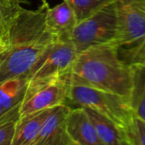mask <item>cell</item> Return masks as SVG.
<instances>
[{"label":"cell","mask_w":145,"mask_h":145,"mask_svg":"<svg viewBox=\"0 0 145 145\" xmlns=\"http://www.w3.org/2000/svg\"><path fill=\"white\" fill-rule=\"evenodd\" d=\"M132 66L120 57L113 42L91 47L77 54L70 82L111 92L129 99L132 88Z\"/></svg>","instance_id":"6da1fadb"},{"label":"cell","mask_w":145,"mask_h":145,"mask_svg":"<svg viewBox=\"0 0 145 145\" xmlns=\"http://www.w3.org/2000/svg\"><path fill=\"white\" fill-rule=\"evenodd\" d=\"M50 32L37 36L22 31H10L6 49L0 54V84L6 81L26 77L38 60L56 41Z\"/></svg>","instance_id":"7a4b0ae2"},{"label":"cell","mask_w":145,"mask_h":145,"mask_svg":"<svg viewBox=\"0 0 145 145\" xmlns=\"http://www.w3.org/2000/svg\"><path fill=\"white\" fill-rule=\"evenodd\" d=\"M119 57L127 65L143 63L145 57V0H115Z\"/></svg>","instance_id":"3957f363"},{"label":"cell","mask_w":145,"mask_h":145,"mask_svg":"<svg viewBox=\"0 0 145 145\" xmlns=\"http://www.w3.org/2000/svg\"><path fill=\"white\" fill-rule=\"evenodd\" d=\"M69 104L97 111L115 123L124 133L134 115L128 98L71 82L67 100V105Z\"/></svg>","instance_id":"277c9868"},{"label":"cell","mask_w":145,"mask_h":145,"mask_svg":"<svg viewBox=\"0 0 145 145\" xmlns=\"http://www.w3.org/2000/svg\"><path fill=\"white\" fill-rule=\"evenodd\" d=\"M117 35L115 0L100 8L75 25L70 37L79 53L94 46L114 42Z\"/></svg>","instance_id":"5b68a950"},{"label":"cell","mask_w":145,"mask_h":145,"mask_svg":"<svg viewBox=\"0 0 145 145\" xmlns=\"http://www.w3.org/2000/svg\"><path fill=\"white\" fill-rule=\"evenodd\" d=\"M78 52L70 40H58L46 51L28 76L29 83L46 82L71 71Z\"/></svg>","instance_id":"8992f818"},{"label":"cell","mask_w":145,"mask_h":145,"mask_svg":"<svg viewBox=\"0 0 145 145\" xmlns=\"http://www.w3.org/2000/svg\"><path fill=\"white\" fill-rule=\"evenodd\" d=\"M70 73L56 78L29 83L21 106V116L67 104Z\"/></svg>","instance_id":"52a82bcc"},{"label":"cell","mask_w":145,"mask_h":145,"mask_svg":"<svg viewBox=\"0 0 145 145\" xmlns=\"http://www.w3.org/2000/svg\"><path fill=\"white\" fill-rule=\"evenodd\" d=\"M71 110L72 107L67 104L52 108L33 145H73L66 128L67 117Z\"/></svg>","instance_id":"ba28073f"},{"label":"cell","mask_w":145,"mask_h":145,"mask_svg":"<svg viewBox=\"0 0 145 145\" xmlns=\"http://www.w3.org/2000/svg\"><path fill=\"white\" fill-rule=\"evenodd\" d=\"M67 133L73 145H103L85 108H72L66 121Z\"/></svg>","instance_id":"9c48e42d"},{"label":"cell","mask_w":145,"mask_h":145,"mask_svg":"<svg viewBox=\"0 0 145 145\" xmlns=\"http://www.w3.org/2000/svg\"><path fill=\"white\" fill-rule=\"evenodd\" d=\"M45 23L47 30L58 40H70L71 34L77 25L75 13L68 3L63 0L61 3L46 10Z\"/></svg>","instance_id":"30bf717a"},{"label":"cell","mask_w":145,"mask_h":145,"mask_svg":"<svg viewBox=\"0 0 145 145\" xmlns=\"http://www.w3.org/2000/svg\"><path fill=\"white\" fill-rule=\"evenodd\" d=\"M51 110L52 108L21 116L16 125L12 145H33Z\"/></svg>","instance_id":"8fae6325"},{"label":"cell","mask_w":145,"mask_h":145,"mask_svg":"<svg viewBox=\"0 0 145 145\" xmlns=\"http://www.w3.org/2000/svg\"><path fill=\"white\" fill-rule=\"evenodd\" d=\"M85 108V107H84ZM103 145H127L125 133L115 123L97 111L85 108Z\"/></svg>","instance_id":"7c38bea8"},{"label":"cell","mask_w":145,"mask_h":145,"mask_svg":"<svg viewBox=\"0 0 145 145\" xmlns=\"http://www.w3.org/2000/svg\"><path fill=\"white\" fill-rule=\"evenodd\" d=\"M132 66L133 78L129 102L133 113L145 120V64Z\"/></svg>","instance_id":"4fadbf2b"},{"label":"cell","mask_w":145,"mask_h":145,"mask_svg":"<svg viewBox=\"0 0 145 145\" xmlns=\"http://www.w3.org/2000/svg\"><path fill=\"white\" fill-rule=\"evenodd\" d=\"M21 106L9 110L0 117V145H12L17 122L21 117Z\"/></svg>","instance_id":"5bb4252c"},{"label":"cell","mask_w":145,"mask_h":145,"mask_svg":"<svg viewBox=\"0 0 145 145\" xmlns=\"http://www.w3.org/2000/svg\"><path fill=\"white\" fill-rule=\"evenodd\" d=\"M21 8V4L0 3V42L5 44L9 30Z\"/></svg>","instance_id":"9a60e30c"},{"label":"cell","mask_w":145,"mask_h":145,"mask_svg":"<svg viewBox=\"0 0 145 145\" xmlns=\"http://www.w3.org/2000/svg\"><path fill=\"white\" fill-rule=\"evenodd\" d=\"M73 8L77 23L91 15L100 8L112 0H67Z\"/></svg>","instance_id":"2e32d148"},{"label":"cell","mask_w":145,"mask_h":145,"mask_svg":"<svg viewBox=\"0 0 145 145\" xmlns=\"http://www.w3.org/2000/svg\"><path fill=\"white\" fill-rule=\"evenodd\" d=\"M125 137L127 145H145V120L134 114L125 130Z\"/></svg>","instance_id":"e0dca14e"},{"label":"cell","mask_w":145,"mask_h":145,"mask_svg":"<svg viewBox=\"0 0 145 145\" xmlns=\"http://www.w3.org/2000/svg\"><path fill=\"white\" fill-rule=\"evenodd\" d=\"M0 3H17V4H21V3H27V0H0Z\"/></svg>","instance_id":"ac0fdd59"},{"label":"cell","mask_w":145,"mask_h":145,"mask_svg":"<svg viewBox=\"0 0 145 145\" xmlns=\"http://www.w3.org/2000/svg\"><path fill=\"white\" fill-rule=\"evenodd\" d=\"M8 110H7V109L0 103V117H1L3 115H4Z\"/></svg>","instance_id":"d6986e66"},{"label":"cell","mask_w":145,"mask_h":145,"mask_svg":"<svg viewBox=\"0 0 145 145\" xmlns=\"http://www.w3.org/2000/svg\"><path fill=\"white\" fill-rule=\"evenodd\" d=\"M6 49V45L3 42H0V54Z\"/></svg>","instance_id":"ffe728a7"},{"label":"cell","mask_w":145,"mask_h":145,"mask_svg":"<svg viewBox=\"0 0 145 145\" xmlns=\"http://www.w3.org/2000/svg\"><path fill=\"white\" fill-rule=\"evenodd\" d=\"M41 1H42V3H44V4H49L47 0H41Z\"/></svg>","instance_id":"44dd1931"},{"label":"cell","mask_w":145,"mask_h":145,"mask_svg":"<svg viewBox=\"0 0 145 145\" xmlns=\"http://www.w3.org/2000/svg\"><path fill=\"white\" fill-rule=\"evenodd\" d=\"M141 64H145V57H144V61H143V63H141Z\"/></svg>","instance_id":"7402d4cb"}]
</instances>
